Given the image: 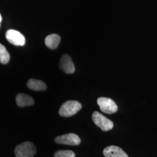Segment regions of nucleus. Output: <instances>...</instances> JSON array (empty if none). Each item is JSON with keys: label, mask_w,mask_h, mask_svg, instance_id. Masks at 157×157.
<instances>
[{"label": "nucleus", "mask_w": 157, "mask_h": 157, "mask_svg": "<svg viewBox=\"0 0 157 157\" xmlns=\"http://www.w3.org/2000/svg\"><path fill=\"white\" fill-rule=\"evenodd\" d=\"M103 154L105 157H129L121 148L117 146L107 147L104 148Z\"/></svg>", "instance_id": "6e6552de"}, {"label": "nucleus", "mask_w": 157, "mask_h": 157, "mask_svg": "<svg viewBox=\"0 0 157 157\" xmlns=\"http://www.w3.org/2000/svg\"><path fill=\"white\" fill-rule=\"evenodd\" d=\"M82 108V104L78 101L73 100L66 101L60 107L59 114L63 117H70L76 114Z\"/></svg>", "instance_id": "f257e3e1"}, {"label": "nucleus", "mask_w": 157, "mask_h": 157, "mask_svg": "<svg viewBox=\"0 0 157 157\" xmlns=\"http://www.w3.org/2000/svg\"><path fill=\"white\" fill-rule=\"evenodd\" d=\"M27 86L29 89L34 91H44L47 89V85L44 82L34 78L29 80Z\"/></svg>", "instance_id": "9b49d317"}, {"label": "nucleus", "mask_w": 157, "mask_h": 157, "mask_svg": "<svg viewBox=\"0 0 157 157\" xmlns=\"http://www.w3.org/2000/svg\"><path fill=\"white\" fill-rule=\"evenodd\" d=\"M97 104L102 111L107 114H112L118 111V106L112 99L107 97H100L97 100Z\"/></svg>", "instance_id": "20e7f679"}, {"label": "nucleus", "mask_w": 157, "mask_h": 157, "mask_svg": "<svg viewBox=\"0 0 157 157\" xmlns=\"http://www.w3.org/2000/svg\"><path fill=\"white\" fill-rule=\"evenodd\" d=\"M61 41V37L56 34H51L46 37L45 44L46 46L51 50L56 49Z\"/></svg>", "instance_id": "9d476101"}, {"label": "nucleus", "mask_w": 157, "mask_h": 157, "mask_svg": "<svg viewBox=\"0 0 157 157\" xmlns=\"http://www.w3.org/2000/svg\"><path fill=\"white\" fill-rule=\"evenodd\" d=\"M36 152L33 143L26 141L17 145L15 148L14 153L17 157H34Z\"/></svg>", "instance_id": "f03ea898"}, {"label": "nucleus", "mask_w": 157, "mask_h": 157, "mask_svg": "<svg viewBox=\"0 0 157 157\" xmlns=\"http://www.w3.org/2000/svg\"><path fill=\"white\" fill-rule=\"evenodd\" d=\"M55 142L58 144L69 146H78L81 143L80 137L75 133H68L56 137Z\"/></svg>", "instance_id": "423d86ee"}, {"label": "nucleus", "mask_w": 157, "mask_h": 157, "mask_svg": "<svg viewBox=\"0 0 157 157\" xmlns=\"http://www.w3.org/2000/svg\"><path fill=\"white\" fill-rule=\"evenodd\" d=\"M75 154L71 150H58L55 152L54 157H75Z\"/></svg>", "instance_id": "ddd939ff"}, {"label": "nucleus", "mask_w": 157, "mask_h": 157, "mask_svg": "<svg viewBox=\"0 0 157 157\" xmlns=\"http://www.w3.org/2000/svg\"><path fill=\"white\" fill-rule=\"evenodd\" d=\"M17 105L20 107L31 106L34 104L33 98L28 94L19 93L16 97Z\"/></svg>", "instance_id": "1a4fd4ad"}, {"label": "nucleus", "mask_w": 157, "mask_h": 157, "mask_svg": "<svg viewBox=\"0 0 157 157\" xmlns=\"http://www.w3.org/2000/svg\"><path fill=\"white\" fill-rule=\"evenodd\" d=\"M6 39L12 44L23 46L25 44L26 39L22 34L16 30L10 29L6 32Z\"/></svg>", "instance_id": "39448f33"}, {"label": "nucleus", "mask_w": 157, "mask_h": 157, "mask_svg": "<svg viewBox=\"0 0 157 157\" xmlns=\"http://www.w3.org/2000/svg\"><path fill=\"white\" fill-rule=\"evenodd\" d=\"M92 119L94 123L104 132L110 130L113 127V123L101 113L95 111L93 113Z\"/></svg>", "instance_id": "7ed1b4c3"}, {"label": "nucleus", "mask_w": 157, "mask_h": 157, "mask_svg": "<svg viewBox=\"0 0 157 157\" xmlns=\"http://www.w3.org/2000/svg\"><path fill=\"white\" fill-rule=\"evenodd\" d=\"M10 55L4 45L0 44V63L6 64L10 61Z\"/></svg>", "instance_id": "f8f14e48"}, {"label": "nucleus", "mask_w": 157, "mask_h": 157, "mask_svg": "<svg viewBox=\"0 0 157 157\" xmlns=\"http://www.w3.org/2000/svg\"><path fill=\"white\" fill-rule=\"evenodd\" d=\"M1 21H2V17H1V14H0V25H1Z\"/></svg>", "instance_id": "4468645a"}, {"label": "nucleus", "mask_w": 157, "mask_h": 157, "mask_svg": "<svg viewBox=\"0 0 157 157\" xmlns=\"http://www.w3.org/2000/svg\"><path fill=\"white\" fill-rule=\"evenodd\" d=\"M59 67L63 72L67 74H72L75 71V67L72 59L71 56L67 54H64L61 56Z\"/></svg>", "instance_id": "0eeeda50"}]
</instances>
